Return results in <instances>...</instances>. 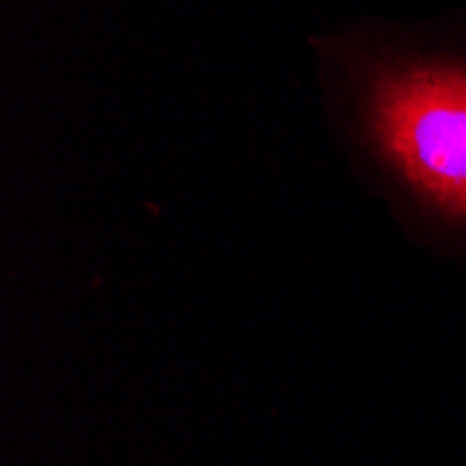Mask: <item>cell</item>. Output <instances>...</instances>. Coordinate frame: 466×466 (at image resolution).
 <instances>
[{
	"instance_id": "cell-1",
	"label": "cell",
	"mask_w": 466,
	"mask_h": 466,
	"mask_svg": "<svg viewBox=\"0 0 466 466\" xmlns=\"http://www.w3.org/2000/svg\"><path fill=\"white\" fill-rule=\"evenodd\" d=\"M355 171L400 232L466 263V46L355 34L324 46Z\"/></svg>"
}]
</instances>
